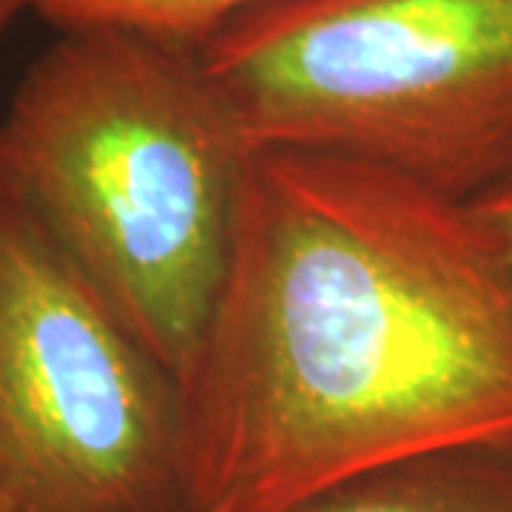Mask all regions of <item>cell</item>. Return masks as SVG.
Segmentation results:
<instances>
[{
  "label": "cell",
  "instance_id": "obj_1",
  "mask_svg": "<svg viewBox=\"0 0 512 512\" xmlns=\"http://www.w3.org/2000/svg\"><path fill=\"white\" fill-rule=\"evenodd\" d=\"M183 396L188 512H288L396 461L510 450V276L467 202L254 151Z\"/></svg>",
  "mask_w": 512,
  "mask_h": 512
},
{
  "label": "cell",
  "instance_id": "obj_2",
  "mask_svg": "<svg viewBox=\"0 0 512 512\" xmlns=\"http://www.w3.org/2000/svg\"><path fill=\"white\" fill-rule=\"evenodd\" d=\"M254 148L197 46L66 29L0 120V185L185 387Z\"/></svg>",
  "mask_w": 512,
  "mask_h": 512
},
{
  "label": "cell",
  "instance_id": "obj_3",
  "mask_svg": "<svg viewBox=\"0 0 512 512\" xmlns=\"http://www.w3.org/2000/svg\"><path fill=\"white\" fill-rule=\"evenodd\" d=\"M200 57L254 151L342 154L458 202L512 171V0H268Z\"/></svg>",
  "mask_w": 512,
  "mask_h": 512
},
{
  "label": "cell",
  "instance_id": "obj_4",
  "mask_svg": "<svg viewBox=\"0 0 512 512\" xmlns=\"http://www.w3.org/2000/svg\"><path fill=\"white\" fill-rule=\"evenodd\" d=\"M0 495L20 512H188L183 387L3 185Z\"/></svg>",
  "mask_w": 512,
  "mask_h": 512
},
{
  "label": "cell",
  "instance_id": "obj_5",
  "mask_svg": "<svg viewBox=\"0 0 512 512\" xmlns=\"http://www.w3.org/2000/svg\"><path fill=\"white\" fill-rule=\"evenodd\" d=\"M288 512H512V450L458 447L396 461Z\"/></svg>",
  "mask_w": 512,
  "mask_h": 512
},
{
  "label": "cell",
  "instance_id": "obj_6",
  "mask_svg": "<svg viewBox=\"0 0 512 512\" xmlns=\"http://www.w3.org/2000/svg\"><path fill=\"white\" fill-rule=\"evenodd\" d=\"M32 9L66 29H114L171 40L183 46L208 43L231 20L268 0H0Z\"/></svg>",
  "mask_w": 512,
  "mask_h": 512
},
{
  "label": "cell",
  "instance_id": "obj_7",
  "mask_svg": "<svg viewBox=\"0 0 512 512\" xmlns=\"http://www.w3.org/2000/svg\"><path fill=\"white\" fill-rule=\"evenodd\" d=\"M467 205L487 239L493 242L495 254L512 282V171Z\"/></svg>",
  "mask_w": 512,
  "mask_h": 512
},
{
  "label": "cell",
  "instance_id": "obj_8",
  "mask_svg": "<svg viewBox=\"0 0 512 512\" xmlns=\"http://www.w3.org/2000/svg\"><path fill=\"white\" fill-rule=\"evenodd\" d=\"M18 15V9L15 6H9V3H0V37L6 32V26L12 23V18Z\"/></svg>",
  "mask_w": 512,
  "mask_h": 512
},
{
  "label": "cell",
  "instance_id": "obj_9",
  "mask_svg": "<svg viewBox=\"0 0 512 512\" xmlns=\"http://www.w3.org/2000/svg\"><path fill=\"white\" fill-rule=\"evenodd\" d=\"M0 512H20V510L12 504V501H9V498H3V495H0Z\"/></svg>",
  "mask_w": 512,
  "mask_h": 512
},
{
  "label": "cell",
  "instance_id": "obj_10",
  "mask_svg": "<svg viewBox=\"0 0 512 512\" xmlns=\"http://www.w3.org/2000/svg\"><path fill=\"white\" fill-rule=\"evenodd\" d=\"M510 450H512V447H510Z\"/></svg>",
  "mask_w": 512,
  "mask_h": 512
}]
</instances>
